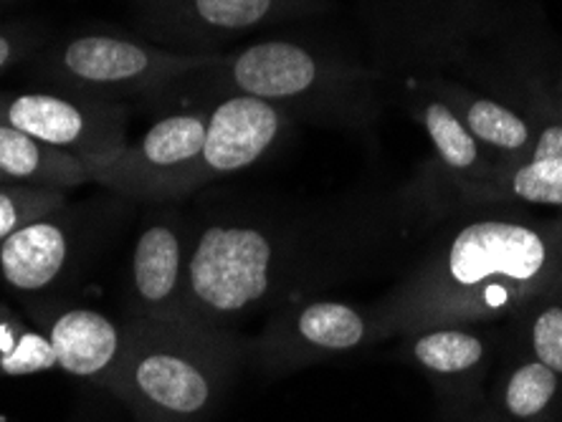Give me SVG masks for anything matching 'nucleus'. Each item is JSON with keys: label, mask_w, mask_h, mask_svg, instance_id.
Masks as SVG:
<instances>
[{"label": "nucleus", "mask_w": 562, "mask_h": 422, "mask_svg": "<svg viewBox=\"0 0 562 422\" xmlns=\"http://www.w3.org/2000/svg\"><path fill=\"white\" fill-rule=\"evenodd\" d=\"M469 129L476 137H482L484 142L504 147V150H517L530 137L527 124L517 114H512L494 102H486V99L469 110Z\"/></svg>", "instance_id": "nucleus-18"}, {"label": "nucleus", "mask_w": 562, "mask_h": 422, "mask_svg": "<svg viewBox=\"0 0 562 422\" xmlns=\"http://www.w3.org/2000/svg\"><path fill=\"white\" fill-rule=\"evenodd\" d=\"M555 390L558 372H552L542 362H530L512 375L507 392H504V402H507V410L512 415L532 418L548 408Z\"/></svg>", "instance_id": "nucleus-17"}, {"label": "nucleus", "mask_w": 562, "mask_h": 422, "mask_svg": "<svg viewBox=\"0 0 562 422\" xmlns=\"http://www.w3.org/2000/svg\"><path fill=\"white\" fill-rule=\"evenodd\" d=\"M205 122L195 114H172L155 122L135 145L85 162L92 180L114 193L147 201L168 195L176 180L203 150Z\"/></svg>", "instance_id": "nucleus-2"}, {"label": "nucleus", "mask_w": 562, "mask_h": 422, "mask_svg": "<svg viewBox=\"0 0 562 422\" xmlns=\"http://www.w3.org/2000/svg\"><path fill=\"white\" fill-rule=\"evenodd\" d=\"M176 69V56L102 33L71 38L56 54L59 79L85 94H135Z\"/></svg>", "instance_id": "nucleus-4"}, {"label": "nucleus", "mask_w": 562, "mask_h": 422, "mask_svg": "<svg viewBox=\"0 0 562 422\" xmlns=\"http://www.w3.org/2000/svg\"><path fill=\"white\" fill-rule=\"evenodd\" d=\"M66 203L64 187L21 185L0 187V243L29 223L48 218Z\"/></svg>", "instance_id": "nucleus-15"}, {"label": "nucleus", "mask_w": 562, "mask_h": 422, "mask_svg": "<svg viewBox=\"0 0 562 422\" xmlns=\"http://www.w3.org/2000/svg\"><path fill=\"white\" fill-rule=\"evenodd\" d=\"M515 193L530 203L562 205V127L542 132L532 162L515 175Z\"/></svg>", "instance_id": "nucleus-14"}, {"label": "nucleus", "mask_w": 562, "mask_h": 422, "mask_svg": "<svg viewBox=\"0 0 562 422\" xmlns=\"http://www.w3.org/2000/svg\"><path fill=\"white\" fill-rule=\"evenodd\" d=\"M274 0H193L203 23L223 31H244L267 19Z\"/></svg>", "instance_id": "nucleus-20"}, {"label": "nucleus", "mask_w": 562, "mask_h": 422, "mask_svg": "<svg viewBox=\"0 0 562 422\" xmlns=\"http://www.w3.org/2000/svg\"><path fill=\"white\" fill-rule=\"evenodd\" d=\"M183 246L165 223H153L132 248V292L147 309H165L180 294Z\"/></svg>", "instance_id": "nucleus-11"}, {"label": "nucleus", "mask_w": 562, "mask_h": 422, "mask_svg": "<svg viewBox=\"0 0 562 422\" xmlns=\"http://www.w3.org/2000/svg\"><path fill=\"white\" fill-rule=\"evenodd\" d=\"M279 112L256 96H234L223 102L205 124L203 150L193 162L209 172H236L269 150L279 135Z\"/></svg>", "instance_id": "nucleus-7"}, {"label": "nucleus", "mask_w": 562, "mask_h": 422, "mask_svg": "<svg viewBox=\"0 0 562 422\" xmlns=\"http://www.w3.org/2000/svg\"><path fill=\"white\" fill-rule=\"evenodd\" d=\"M52 346L56 362L74 377L92 379L104 375L122 357L125 337L104 313L92 309L64 311L52 324Z\"/></svg>", "instance_id": "nucleus-9"}, {"label": "nucleus", "mask_w": 562, "mask_h": 422, "mask_svg": "<svg viewBox=\"0 0 562 422\" xmlns=\"http://www.w3.org/2000/svg\"><path fill=\"white\" fill-rule=\"evenodd\" d=\"M122 362L127 385L137 402L160 415L190 418L205 410L211 402V379L201 364L165 346L139 344L132 334L122 346Z\"/></svg>", "instance_id": "nucleus-5"}, {"label": "nucleus", "mask_w": 562, "mask_h": 422, "mask_svg": "<svg viewBox=\"0 0 562 422\" xmlns=\"http://www.w3.org/2000/svg\"><path fill=\"white\" fill-rule=\"evenodd\" d=\"M69 261V230L41 218L0 243V273L19 292H41L61 276Z\"/></svg>", "instance_id": "nucleus-8"}, {"label": "nucleus", "mask_w": 562, "mask_h": 422, "mask_svg": "<svg viewBox=\"0 0 562 422\" xmlns=\"http://www.w3.org/2000/svg\"><path fill=\"white\" fill-rule=\"evenodd\" d=\"M3 119L81 162L99 160L125 145V110L94 99L21 94L5 106Z\"/></svg>", "instance_id": "nucleus-3"}, {"label": "nucleus", "mask_w": 562, "mask_h": 422, "mask_svg": "<svg viewBox=\"0 0 562 422\" xmlns=\"http://www.w3.org/2000/svg\"><path fill=\"white\" fill-rule=\"evenodd\" d=\"M532 344L537 360L562 375V309H558V306H552V309L542 311L537 317L532 329Z\"/></svg>", "instance_id": "nucleus-22"}, {"label": "nucleus", "mask_w": 562, "mask_h": 422, "mask_svg": "<svg viewBox=\"0 0 562 422\" xmlns=\"http://www.w3.org/2000/svg\"><path fill=\"white\" fill-rule=\"evenodd\" d=\"M271 243L254 228H209L188 261V288L213 313H236L269 292Z\"/></svg>", "instance_id": "nucleus-1"}, {"label": "nucleus", "mask_w": 562, "mask_h": 422, "mask_svg": "<svg viewBox=\"0 0 562 422\" xmlns=\"http://www.w3.org/2000/svg\"><path fill=\"white\" fill-rule=\"evenodd\" d=\"M234 81L246 96L286 99L307 91L317 81V64L302 46L286 41L251 46L234 64Z\"/></svg>", "instance_id": "nucleus-10"}, {"label": "nucleus", "mask_w": 562, "mask_h": 422, "mask_svg": "<svg viewBox=\"0 0 562 422\" xmlns=\"http://www.w3.org/2000/svg\"><path fill=\"white\" fill-rule=\"evenodd\" d=\"M56 352L52 339L36 332H23L11 352L0 354V372L8 377H26L56 367Z\"/></svg>", "instance_id": "nucleus-21"}, {"label": "nucleus", "mask_w": 562, "mask_h": 422, "mask_svg": "<svg viewBox=\"0 0 562 422\" xmlns=\"http://www.w3.org/2000/svg\"><path fill=\"white\" fill-rule=\"evenodd\" d=\"M11 56H13L11 41H8L5 36H0V69H3V66L11 61Z\"/></svg>", "instance_id": "nucleus-23"}, {"label": "nucleus", "mask_w": 562, "mask_h": 422, "mask_svg": "<svg viewBox=\"0 0 562 422\" xmlns=\"http://www.w3.org/2000/svg\"><path fill=\"white\" fill-rule=\"evenodd\" d=\"M426 127L431 135L438 155L443 157L451 168H469L476 160L474 137L469 135L453 114L443 104H431L426 112Z\"/></svg>", "instance_id": "nucleus-19"}, {"label": "nucleus", "mask_w": 562, "mask_h": 422, "mask_svg": "<svg viewBox=\"0 0 562 422\" xmlns=\"http://www.w3.org/2000/svg\"><path fill=\"white\" fill-rule=\"evenodd\" d=\"M413 354L426 369L438 372V375H457V372H467L482 362L484 344L474 334L446 329V332L420 337Z\"/></svg>", "instance_id": "nucleus-16"}, {"label": "nucleus", "mask_w": 562, "mask_h": 422, "mask_svg": "<svg viewBox=\"0 0 562 422\" xmlns=\"http://www.w3.org/2000/svg\"><path fill=\"white\" fill-rule=\"evenodd\" d=\"M544 266V243L530 228L509 223H476L457 236L449 253V273L459 286H482L504 276L530 281Z\"/></svg>", "instance_id": "nucleus-6"}, {"label": "nucleus", "mask_w": 562, "mask_h": 422, "mask_svg": "<svg viewBox=\"0 0 562 422\" xmlns=\"http://www.w3.org/2000/svg\"><path fill=\"white\" fill-rule=\"evenodd\" d=\"M0 175L64 190L92 180L79 157L38 142L5 122H0Z\"/></svg>", "instance_id": "nucleus-12"}, {"label": "nucleus", "mask_w": 562, "mask_h": 422, "mask_svg": "<svg viewBox=\"0 0 562 422\" xmlns=\"http://www.w3.org/2000/svg\"><path fill=\"white\" fill-rule=\"evenodd\" d=\"M296 332L304 342L327 352H345L366 339V321L355 309L335 301H319L302 309Z\"/></svg>", "instance_id": "nucleus-13"}]
</instances>
